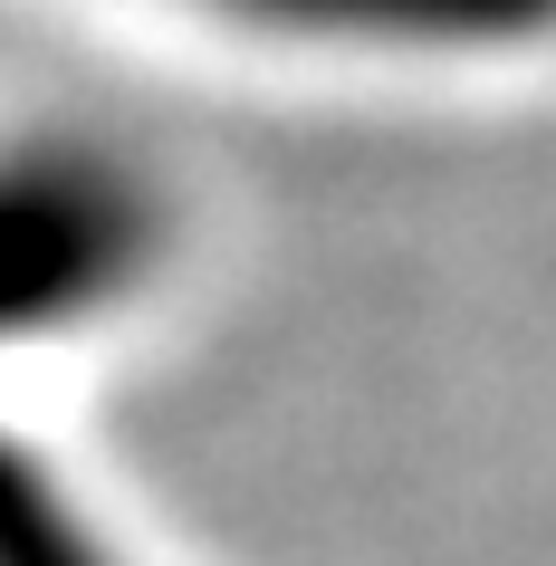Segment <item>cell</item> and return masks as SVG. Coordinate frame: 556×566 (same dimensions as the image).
Returning a JSON list of instances; mask_svg holds the SVG:
<instances>
[{
  "instance_id": "1",
  "label": "cell",
  "mask_w": 556,
  "mask_h": 566,
  "mask_svg": "<svg viewBox=\"0 0 556 566\" xmlns=\"http://www.w3.org/2000/svg\"><path fill=\"white\" fill-rule=\"evenodd\" d=\"M164 250L154 182L116 145L30 135L0 154V336H49L116 307Z\"/></svg>"
},
{
  "instance_id": "2",
  "label": "cell",
  "mask_w": 556,
  "mask_h": 566,
  "mask_svg": "<svg viewBox=\"0 0 556 566\" xmlns=\"http://www.w3.org/2000/svg\"><path fill=\"white\" fill-rule=\"evenodd\" d=\"M279 39H346V49H499L527 39L547 0H202Z\"/></svg>"
},
{
  "instance_id": "3",
  "label": "cell",
  "mask_w": 556,
  "mask_h": 566,
  "mask_svg": "<svg viewBox=\"0 0 556 566\" xmlns=\"http://www.w3.org/2000/svg\"><path fill=\"white\" fill-rule=\"evenodd\" d=\"M0 566H116L87 537V518L49 490V471L10 442H0Z\"/></svg>"
}]
</instances>
